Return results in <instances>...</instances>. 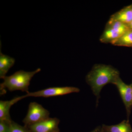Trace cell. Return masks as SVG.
Returning <instances> with one entry per match:
<instances>
[{
  "label": "cell",
  "mask_w": 132,
  "mask_h": 132,
  "mask_svg": "<svg viewBox=\"0 0 132 132\" xmlns=\"http://www.w3.org/2000/svg\"><path fill=\"white\" fill-rule=\"evenodd\" d=\"M41 71V69L38 68L32 72L19 71L10 76H6L3 78L4 81L1 84V90L4 91L5 88L11 92L15 90H21L26 92L27 94L29 92V86L31 79L36 74Z\"/></svg>",
  "instance_id": "7a4b0ae2"
},
{
  "label": "cell",
  "mask_w": 132,
  "mask_h": 132,
  "mask_svg": "<svg viewBox=\"0 0 132 132\" xmlns=\"http://www.w3.org/2000/svg\"><path fill=\"white\" fill-rule=\"evenodd\" d=\"M60 132V131H58V132Z\"/></svg>",
  "instance_id": "ffe728a7"
},
{
  "label": "cell",
  "mask_w": 132,
  "mask_h": 132,
  "mask_svg": "<svg viewBox=\"0 0 132 132\" xmlns=\"http://www.w3.org/2000/svg\"><path fill=\"white\" fill-rule=\"evenodd\" d=\"M111 43L114 46L132 47V30L127 31Z\"/></svg>",
  "instance_id": "8fae6325"
},
{
  "label": "cell",
  "mask_w": 132,
  "mask_h": 132,
  "mask_svg": "<svg viewBox=\"0 0 132 132\" xmlns=\"http://www.w3.org/2000/svg\"><path fill=\"white\" fill-rule=\"evenodd\" d=\"M121 35L113 29L106 26L105 29L101 37L100 40L102 42L110 43L119 38Z\"/></svg>",
  "instance_id": "7c38bea8"
},
{
  "label": "cell",
  "mask_w": 132,
  "mask_h": 132,
  "mask_svg": "<svg viewBox=\"0 0 132 132\" xmlns=\"http://www.w3.org/2000/svg\"><path fill=\"white\" fill-rule=\"evenodd\" d=\"M102 132H132L131 126L128 120H124L118 125L101 126Z\"/></svg>",
  "instance_id": "9c48e42d"
},
{
  "label": "cell",
  "mask_w": 132,
  "mask_h": 132,
  "mask_svg": "<svg viewBox=\"0 0 132 132\" xmlns=\"http://www.w3.org/2000/svg\"><path fill=\"white\" fill-rule=\"evenodd\" d=\"M49 111L37 102H31L28 111L23 120L24 125L29 126L41 122L49 118Z\"/></svg>",
  "instance_id": "3957f363"
},
{
  "label": "cell",
  "mask_w": 132,
  "mask_h": 132,
  "mask_svg": "<svg viewBox=\"0 0 132 132\" xmlns=\"http://www.w3.org/2000/svg\"><path fill=\"white\" fill-rule=\"evenodd\" d=\"M130 6H131V8L132 10V5H130Z\"/></svg>",
  "instance_id": "ac0fdd59"
},
{
  "label": "cell",
  "mask_w": 132,
  "mask_h": 132,
  "mask_svg": "<svg viewBox=\"0 0 132 132\" xmlns=\"http://www.w3.org/2000/svg\"><path fill=\"white\" fill-rule=\"evenodd\" d=\"M113 85L118 88L126 111L127 119L129 120L132 108V87L131 85L125 83L120 77L118 78Z\"/></svg>",
  "instance_id": "5b68a950"
},
{
  "label": "cell",
  "mask_w": 132,
  "mask_h": 132,
  "mask_svg": "<svg viewBox=\"0 0 132 132\" xmlns=\"http://www.w3.org/2000/svg\"><path fill=\"white\" fill-rule=\"evenodd\" d=\"M60 122L57 118H49L41 122L26 126L31 132H57L60 131Z\"/></svg>",
  "instance_id": "8992f818"
},
{
  "label": "cell",
  "mask_w": 132,
  "mask_h": 132,
  "mask_svg": "<svg viewBox=\"0 0 132 132\" xmlns=\"http://www.w3.org/2000/svg\"><path fill=\"white\" fill-rule=\"evenodd\" d=\"M15 60L0 52V78L3 79L10 69L14 65Z\"/></svg>",
  "instance_id": "30bf717a"
},
{
  "label": "cell",
  "mask_w": 132,
  "mask_h": 132,
  "mask_svg": "<svg viewBox=\"0 0 132 132\" xmlns=\"http://www.w3.org/2000/svg\"><path fill=\"white\" fill-rule=\"evenodd\" d=\"M80 89L73 87H50L44 90L29 93L25 95L26 98L28 97H50L61 96L72 93H78Z\"/></svg>",
  "instance_id": "277c9868"
},
{
  "label": "cell",
  "mask_w": 132,
  "mask_h": 132,
  "mask_svg": "<svg viewBox=\"0 0 132 132\" xmlns=\"http://www.w3.org/2000/svg\"><path fill=\"white\" fill-rule=\"evenodd\" d=\"M106 26L113 29L121 36L130 30L127 24L120 22L114 21L110 20L108 22Z\"/></svg>",
  "instance_id": "4fadbf2b"
},
{
  "label": "cell",
  "mask_w": 132,
  "mask_h": 132,
  "mask_svg": "<svg viewBox=\"0 0 132 132\" xmlns=\"http://www.w3.org/2000/svg\"><path fill=\"white\" fill-rule=\"evenodd\" d=\"M130 30H132V21L130 24L127 25Z\"/></svg>",
  "instance_id": "e0dca14e"
},
{
  "label": "cell",
  "mask_w": 132,
  "mask_h": 132,
  "mask_svg": "<svg viewBox=\"0 0 132 132\" xmlns=\"http://www.w3.org/2000/svg\"><path fill=\"white\" fill-rule=\"evenodd\" d=\"M130 85H131V86H132V83H131V84H130Z\"/></svg>",
  "instance_id": "d6986e66"
},
{
  "label": "cell",
  "mask_w": 132,
  "mask_h": 132,
  "mask_svg": "<svg viewBox=\"0 0 132 132\" xmlns=\"http://www.w3.org/2000/svg\"><path fill=\"white\" fill-rule=\"evenodd\" d=\"M120 77L119 71L113 67L104 64H96L88 73L86 80L97 97L98 102L100 94L104 86L109 83L113 84Z\"/></svg>",
  "instance_id": "6da1fadb"
},
{
  "label": "cell",
  "mask_w": 132,
  "mask_h": 132,
  "mask_svg": "<svg viewBox=\"0 0 132 132\" xmlns=\"http://www.w3.org/2000/svg\"><path fill=\"white\" fill-rule=\"evenodd\" d=\"M90 132H102L101 126H98Z\"/></svg>",
  "instance_id": "2e32d148"
},
{
  "label": "cell",
  "mask_w": 132,
  "mask_h": 132,
  "mask_svg": "<svg viewBox=\"0 0 132 132\" xmlns=\"http://www.w3.org/2000/svg\"><path fill=\"white\" fill-rule=\"evenodd\" d=\"M26 98L25 95L17 97L9 101H0V120L12 121L10 114V111L12 105L19 101Z\"/></svg>",
  "instance_id": "52a82bcc"
},
{
  "label": "cell",
  "mask_w": 132,
  "mask_h": 132,
  "mask_svg": "<svg viewBox=\"0 0 132 132\" xmlns=\"http://www.w3.org/2000/svg\"><path fill=\"white\" fill-rule=\"evenodd\" d=\"M11 122L0 120V132H10Z\"/></svg>",
  "instance_id": "9a60e30c"
},
{
  "label": "cell",
  "mask_w": 132,
  "mask_h": 132,
  "mask_svg": "<svg viewBox=\"0 0 132 132\" xmlns=\"http://www.w3.org/2000/svg\"><path fill=\"white\" fill-rule=\"evenodd\" d=\"M111 20L122 22L124 24H130L132 21V10L130 5L124 7L111 16Z\"/></svg>",
  "instance_id": "ba28073f"
},
{
  "label": "cell",
  "mask_w": 132,
  "mask_h": 132,
  "mask_svg": "<svg viewBox=\"0 0 132 132\" xmlns=\"http://www.w3.org/2000/svg\"><path fill=\"white\" fill-rule=\"evenodd\" d=\"M10 132H31L28 127L22 126L12 121L10 123Z\"/></svg>",
  "instance_id": "5bb4252c"
}]
</instances>
